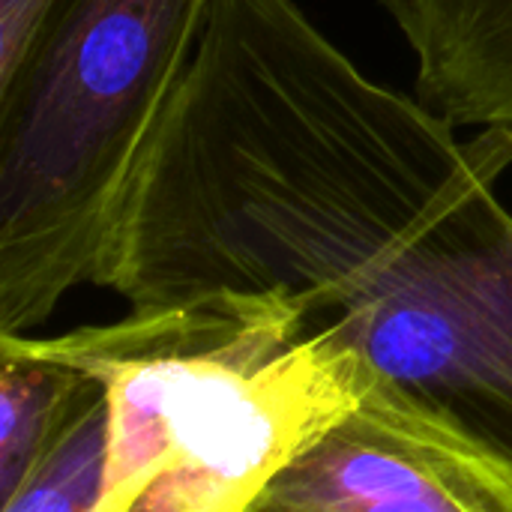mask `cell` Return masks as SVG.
Wrapping results in <instances>:
<instances>
[{
	"label": "cell",
	"instance_id": "obj_5",
	"mask_svg": "<svg viewBox=\"0 0 512 512\" xmlns=\"http://www.w3.org/2000/svg\"><path fill=\"white\" fill-rule=\"evenodd\" d=\"M93 378L36 345L0 333V498H6L57 438Z\"/></svg>",
	"mask_w": 512,
	"mask_h": 512
},
{
	"label": "cell",
	"instance_id": "obj_4",
	"mask_svg": "<svg viewBox=\"0 0 512 512\" xmlns=\"http://www.w3.org/2000/svg\"><path fill=\"white\" fill-rule=\"evenodd\" d=\"M417 96L456 126L512 129V0H384Z\"/></svg>",
	"mask_w": 512,
	"mask_h": 512
},
{
	"label": "cell",
	"instance_id": "obj_3",
	"mask_svg": "<svg viewBox=\"0 0 512 512\" xmlns=\"http://www.w3.org/2000/svg\"><path fill=\"white\" fill-rule=\"evenodd\" d=\"M249 512H512V459L372 369L363 399Z\"/></svg>",
	"mask_w": 512,
	"mask_h": 512
},
{
	"label": "cell",
	"instance_id": "obj_2",
	"mask_svg": "<svg viewBox=\"0 0 512 512\" xmlns=\"http://www.w3.org/2000/svg\"><path fill=\"white\" fill-rule=\"evenodd\" d=\"M210 0H57L0 78V333L93 282Z\"/></svg>",
	"mask_w": 512,
	"mask_h": 512
},
{
	"label": "cell",
	"instance_id": "obj_1",
	"mask_svg": "<svg viewBox=\"0 0 512 512\" xmlns=\"http://www.w3.org/2000/svg\"><path fill=\"white\" fill-rule=\"evenodd\" d=\"M36 345L93 375L108 456L93 512H249L366 393L372 366L282 291L129 306Z\"/></svg>",
	"mask_w": 512,
	"mask_h": 512
},
{
	"label": "cell",
	"instance_id": "obj_6",
	"mask_svg": "<svg viewBox=\"0 0 512 512\" xmlns=\"http://www.w3.org/2000/svg\"><path fill=\"white\" fill-rule=\"evenodd\" d=\"M93 378V375H90ZM108 456V399L93 378L57 438L3 498L0 512H93Z\"/></svg>",
	"mask_w": 512,
	"mask_h": 512
},
{
	"label": "cell",
	"instance_id": "obj_7",
	"mask_svg": "<svg viewBox=\"0 0 512 512\" xmlns=\"http://www.w3.org/2000/svg\"><path fill=\"white\" fill-rule=\"evenodd\" d=\"M54 3L57 0H0V78L15 72L24 60Z\"/></svg>",
	"mask_w": 512,
	"mask_h": 512
}]
</instances>
